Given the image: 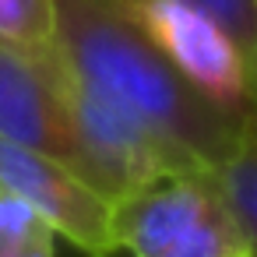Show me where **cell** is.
Wrapping results in <instances>:
<instances>
[{"instance_id":"cell-12","label":"cell","mask_w":257,"mask_h":257,"mask_svg":"<svg viewBox=\"0 0 257 257\" xmlns=\"http://www.w3.org/2000/svg\"><path fill=\"white\" fill-rule=\"evenodd\" d=\"M253 113H257V74H253Z\"/></svg>"},{"instance_id":"cell-13","label":"cell","mask_w":257,"mask_h":257,"mask_svg":"<svg viewBox=\"0 0 257 257\" xmlns=\"http://www.w3.org/2000/svg\"><path fill=\"white\" fill-rule=\"evenodd\" d=\"M253 74H257V71H253Z\"/></svg>"},{"instance_id":"cell-10","label":"cell","mask_w":257,"mask_h":257,"mask_svg":"<svg viewBox=\"0 0 257 257\" xmlns=\"http://www.w3.org/2000/svg\"><path fill=\"white\" fill-rule=\"evenodd\" d=\"M39 236H57V232L43 222V215L25 197H18L15 190L0 183V250L39 239Z\"/></svg>"},{"instance_id":"cell-5","label":"cell","mask_w":257,"mask_h":257,"mask_svg":"<svg viewBox=\"0 0 257 257\" xmlns=\"http://www.w3.org/2000/svg\"><path fill=\"white\" fill-rule=\"evenodd\" d=\"M0 183L25 197L57 236L88 257L120 253L113 236V204L67 162L0 138Z\"/></svg>"},{"instance_id":"cell-11","label":"cell","mask_w":257,"mask_h":257,"mask_svg":"<svg viewBox=\"0 0 257 257\" xmlns=\"http://www.w3.org/2000/svg\"><path fill=\"white\" fill-rule=\"evenodd\" d=\"M0 257H57V246H53V236H39V239L0 250Z\"/></svg>"},{"instance_id":"cell-9","label":"cell","mask_w":257,"mask_h":257,"mask_svg":"<svg viewBox=\"0 0 257 257\" xmlns=\"http://www.w3.org/2000/svg\"><path fill=\"white\" fill-rule=\"evenodd\" d=\"M201 11H208L246 53L250 71H257V0H190Z\"/></svg>"},{"instance_id":"cell-1","label":"cell","mask_w":257,"mask_h":257,"mask_svg":"<svg viewBox=\"0 0 257 257\" xmlns=\"http://www.w3.org/2000/svg\"><path fill=\"white\" fill-rule=\"evenodd\" d=\"M53 50L78 85L145 120L187 169L218 166L250 116L201 95L123 0H53Z\"/></svg>"},{"instance_id":"cell-3","label":"cell","mask_w":257,"mask_h":257,"mask_svg":"<svg viewBox=\"0 0 257 257\" xmlns=\"http://www.w3.org/2000/svg\"><path fill=\"white\" fill-rule=\"evenodd\" d=\"M67 116L78 145L74 173L88 180L109 204L145 190L166 173H201L187 169L180 155L134 113L109 102L106 95L78 85L64 71Z\"/></svg>"},{"instance_id":"cell-7","label":"cell","mask_w":257,"mask_h":257,"mask_svg":"<svg viewBox=\"0 0 257 257\" xmlns=\"http://www.w3.org/2000/svg\"><path fill=\"white\" fill-rule=\"evenodd\" d=\"M218 194L225 197L229 211L236 215L239 229L250 239V250L257 257V113L243 120V131L229 155L208 169Z\"/></svg>"},{"instance_id":"cell-2","label":"cell","mask_w":257,"mask_h":257,"mask_svg":"<svg viewBox=\"0 0 257 257\" xmlns=\"http://www.w3.org/2000/svg\"><path fill=\"white\" fill-rule=\"evenodd\" d=\"M113 236L131 257H253L211 173H166L116 201Z\"/></svg>"},{"instance_id":"cell-4","label":"cell","mask_w":257,"mask_h":257,"mask_svg":"<svg viewBox=\"0 0 257 257\" xmlns=\"http://www.w3.org/2000/svg\"><path fill=\"white\" fill-rule=\"evenodd\" d=\"M123 8L201 95L236 116L253 113L250 60L208 11L190 0H123Z\"/></svg>"},{"instance_id":"cell-8","label":"cell","mask_w":257,"mask_h":257,"mask_svg":"<svg viewBox=\"0 0 257 257\" xmlns=\"http://www.w3.org/2000/svg\"><path fill=\"white\" fill-rule=\"evenodd\" d=\"M0 43L53 53V0H0Z\"/></svg>"},{"instance_id":"cell-6","label":"cell","mask_w":257,"mask_h":257,"mask_svg":"<svg viewBox=\"0 0 257 257\" xmlns=\"http://www.w3.org/2000/svg\"><path fill=\"white\" fill-rule=\"evenodd\" d=\"M0 138L46 152L74 169L78 145L67 116L64 64L53 53H29L0 43Z\"/></svg>"}]
</instances>
